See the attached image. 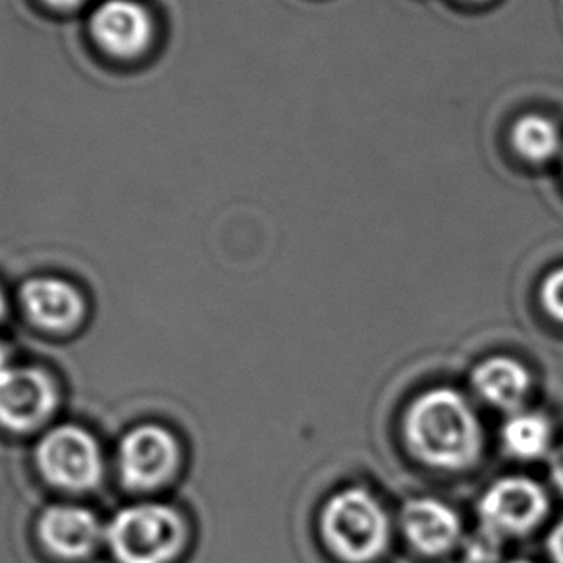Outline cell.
<instances>
[{
	"label": "cell",
	"mask_w": 563,
	"mask_h": 563,
	"mask_svg": "<svg viewBox=\"0 0 563 563\" xmlns=\"http://www.w3.org/2000/svg\"><path fill=\"white\" fill-rule=\"evenodd\" d=\"M404 437L419 462L440 471L470 470L485 446L475 409L454 388H432L417 396L404 415Z\"/></svg>",
	"instance_id": "1"
},
{
	"label": "cell",
	"mask_w": 563,
	"mask_h": 563,
	"mask_svg": "<svg viewBox=\"0 0 563 563\" xmlns=\"http://www.w3.org/2000/svg\"><path fill=\"white\" fill-rule=\"evenodd\" d=\"M56 401L58 391L47 371L14 363L0 368V429L35 431L51 419Z\"/></svg>",
	"instance_id": "7"
},
{
	"label": "cell",
	"mask_w": 563,
	"mask_h": 563,
	"mask_svg": "<svg viewBox=\"0 0 563 563\" xmlns=\"http://www.w3.org/2000/svg\"><path fill=\"white\" fill-rule=\"evenodd\" d=\"M550 473L558 490L563 494V446L558 448L550 460Z\"/></svg>",
	"instance_id": "17"
},
{
	"label": "cell",
	"mask_w": 563,
	"mask_h": 563,
	"mask_svg": "<svg viewBox=\"0 0 563 563\" xmlns=\"http://www.w3.org/2000/svg\"><path fill=\"white\" fill-rule=\"evenodd\" d=\"M547 544L550 558L554 560V563H563V519L550 532Z\"/></svg>",
	"instance_id": "16"
},
{
	"label": "cell",
	"mask_w": 563,
	"mask_h": 563,
	"mask_svg": "<svg viewBox=\"0 0 563 563\" xmlns=\"http://www.w3.org/2000/svg\"><path fill=\"white\" fill-rule=\"evenodd\" d=\"M45 2L55 7V9H76L78 4L86 2V0H45Z\"/></svg>",
	"instance_id": "18"
},
{
	"label": "cell",
	"mask_w": 563,
	"mask_h": 563,
	"mask_svg": "<svg viewBox=\"0 0 563 563\" xmlns=\"http://www.w3.org/2000/svg\"><path fill=\"white\" fill-rule=\"evenodd\" d=\"M178 465L180 444L170 429L157 422L135 424L118 444V475L133 493H151L170 483Z\"/></svg>",
	"instance_id": "5"
},
{
	"label": "cell",
	"mask_w": 563,
	"mask_h": 563,
	"mask_svg": "<svg viewBox=\"0 0 563 563\" xmlns=\"http://www.w3.org/2000/svg\"><path fill=\"white\" fill-rule=\"evenodd\" d=\"M35 465L45 483L58 490L87 493L101 483V446L84 427L64 422L41 437L35 448Z\"/></svg>",
	"instance_id": "4"
},
{
	"label": "cell",
	"mask_w": 563,
	"mask_h": 563,
	"mask_svg": "<svg viewBox=\"0 0 563 563\" xmlns=\"http://www.w3.org/2000/svg\"><path fill=\"white\" fill-rule=\"evenodd\" d=\"M463 2H470V4H483V2H488V0H463Z\"/></svg>",
	"instance_id": "20"
},
{
	"label": "cell",
	"mask_w": 563,
	"mask_h": 563,
	"mask_svg": "<svg viewBox=\"0 0 563 563\" xmlns=\"http://www.w3.org/2000/svg\"><path fill=\"white\" fill-rule=\"evenodd\" d=\"M322 539L347 563H371L386 552L390 519L373 494L352 486L330 496L321 514Z\"/></svg>",
	"instance_id": "3"
},
{
	"label": "cell",
	"mask_w": 563,
	"mask_h": 563,
	"mask_svg": "<svg viewBox=\"0 0 563 563\" xmlns=\"http://www.w3.org/2000/svg\"><path fill=\"white\" fill-rule=\"evenodd\" d=\"M399 525L407 542L424 555L446 554L462 537V519L437 498L407 501L399 514Z\"/></svg>",
	"instance_id": "11"
},
{
	"label": "cell",
	"mask_w": 563,
	"mask_h": 563,
	"mask_svg": "<svg viewBox=\"0 0 563 563\" xmlns=\"http://www.w3.org/2000/svg\"><path fill=\"white\" fill-rule=\"evenodd\" d=\"M186 539L180 511L161 501L125 506L104 527V542L117 563H173Z\"/></svg>",
	"instance_id": "2"
},
{
	"label": "cell",
	"mask_w": 563,
	"mask_h": 563,
	"mask_svg": "<svg viewBox=\"0 0 563 563\" xmlns=\"http://www.w3.org/2000/svg\"><path fill=\"white\" fill-rule=\"evenodd\" d=\"M552 439V427L544 415L532 411H517L511 415L504 431L501 442L511 457L531 462L547 454Z\"/></svg>",
	"instance_id": "14"
},
{
	"label": "cell",
	"mask_w": 563,
	"mask_h": 563,
	"mask_svg": "<svg viewBox=\"0 0 563 563\" xmlns=\"http://www.w3.org/2000/svg\"><path fill=\"white\" fill-rule=\"evenodd\" d=\"M7 313H9V301H7L4 291L0 290V324L7 321Z\"/></svg>",
	"instance_id": "19"
},
{
	"label": "cell",
	"mask_w": 563,
	"mask_h": 563,
	"mask_svg": "<svg viewBox=\"0 0 563 563\" xmlns=\"http://www.w3.org/2000/svg\"><path fill=\"white\" fill-rule=\"evenodd\" d=\"M540 299L547 313L563 324V266L555 268L544 278L540 288Z\"/></svg>",
	"instance_id": "15"
},
{
	"label": "cell",
	"mask_w": 563,
	"mask_h": 563,
	"mask_svg": "<svg viewBox=\"0 0 563 563\" xmlns=\"http://www.w3.org/2000/svg\"><path fill=\"white\" fill-rule=\"evenodd\" d=\"M97 45L118 58H132L150 47L153 22L133 0H107L91 16Z\"/></svg>",
	"instance_id": "10"
},
{
	"label": "cell",
	"mask_w": 563,
	"mask_h": 563,
	"mask_svg": "<svg viewBox=\"0 0 563 563\" xmlns=\"http://www.w3.org/2000/svg\"><path fill=\"white\" fill-rule=\"evenodd\" d=\"M511 147L517 157L529 165L552 163L563 151V135L560 125L540 112H527L517 118L509 132Z\"/></svg>",
	"instance_id": "13"
},
{
	"label": "cell",
	"mask_w": 563,
	"mask_h": 563,
	"mask_svg": "<svg viewBox=\"0 0 563 563\" xmlns=\"http://www.w3.org/2000/svg\"><path fill=\"white\" fill-rule=\"evenodd\" d=\"M20 307L35 329L48 334H68L86 319V298L71 282L55 276H35L20 288Z\"/></svg>",
	"instance_id": "8"
},
{
	"label": "cell",
	"mask_w": 563,
	"mask_h": 563,
	"mask_svg": "<svg viewBox=\"0 0 563 563\" xmlns=\"http://www.w3.org/2000/svg\"><path fill=\"white\" fill-rule=\"evenodd\" d=\"M471 384L486 404L514 415L529 398L532 378L521 361L490 357L473 368Z\"/></svg>",
	"instance_id": "12"
},
{
	"label": "cell",
	"mask_w": 563,
	"mask_h": 563,
	"mask_svg": "<svg viewBox=\"0 0 563 563\" xmlns=\"http://www.w3.org/2000/svg\"><path fill=\"white\" fill-rule=\"evenodd\" d=\"M550 504L544 488L527 477L496 481L478 501V517L493 537H521L537 529Z\"/></svg>",
	"instance_id": "6"
},
{
	"label": "cell",
	"mask_w": 563,
	"mask_h": 563,
	"mask_svg": "<svg viewBox=\"0 0 563 563\" xmlns=\"http://www.w3.org/2000/svg\"><path fill=\"white\" fill-rule=\"evenodd\" d=\"M508 563H531V562H525V560H516V562H508Z\"/></svg>",
	"instance_id": "21"
},
{
	"label": "cell",
	"mask_w": 563,
	"mask_h": 563,
	"mask_svg": "<svg viewBox=\"0 0 563 563\" xmlns=\"http://www.w3.org/2000/svg\"><path fill=\"white\" fill-rule=\"evenodd\" d=\"M37 539L58 560L79 562L99 548L104 540V527L89 508L79 504H53L41 511Z\"/></svg>",
	"instance_id": "9"
}]
</instances>
